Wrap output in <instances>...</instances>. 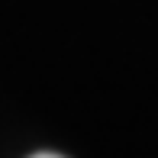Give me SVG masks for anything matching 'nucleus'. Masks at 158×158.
Returning a JSON list of instances; mask_svg holds the SVG:
<instances>
[{
	"label": "nucleus",
	"mask_w": 158,
	"mask_h": 158,
	"mask_svg": "<svg viewBox=\"0 0 158 158\" xmlns=\"http://www.w3.org/2000/svg\"><path fill=\"white\" fill-rule=\"evenodd\" d=\"M32 158H61V155H55V152H39V155H32Z\"/></svg>",
	"instance_id": "1"
}]
</instances>
